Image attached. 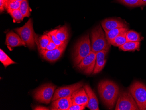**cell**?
I'll use <instances>...</instances> for the list:
<instances>
[{
	"mask_svg": "<svg viewBox=\"0 0 146 110\" xmlns=\"http://www.w3.org/2000/svg\"><path fill=\"white\" fill-rule=\"evenodd\" d=\"M98 90L105 106L110 110L113 109L119 93L117 84L111 80H102L98 83Z\"/></svg>",
	"mask_w": 146,
	"mask_h": 110,
	"instance_id": "1",
	"label": "cell"
},
{
	"mask_svg": "<svg viewBox=\"0 0 146 110\" xmlns=\"http://www.w3.org/2000/svg\"><path fill=\"white\" fill-rule=\"evenodd\" d=\"M91 39L92 51L96 53L103 50L109 51L111 45L106 40L100 25H97L92 30Z\"/></svg>",
	"mask_w": 146,
	"mask_h": 110,
	"instance_id": "2",
	"label": "cell"
},
{
	"mask_svg": "<svg viewBox=\"0 0 146 110\" xmlns=\"http://www.w3.org/2000/svg\"><path fill=\"white\" fill-rule=\"evenodd\" d=\"M92 51L91 43L89 34L82 37L77 42L73 52V59L75 65H77L85 57Z\"/></svg>",
	"mask_w": 146,
	"mask_h": 110,
	"instance_id": "3",
	"label": "cell"
},
{
	"mask_svg": "<svg viewBox=\"0 0 146 110\" xmlns=\"http://www.w3.org/2000/svg\"><path fill=\"white\" fill-rule=\"evenodd\" d=\"M15 30L26 44V46L30 49H35L36 45L35 37L36 34L33 29L32 19H29L23 27L16 28Z\"/></svg>",
	"mask_w": 146,
	"mask_h": 110,
	"instance_id": "4",
	"label": "cell"
},
{
	"mask_svg": "<svg viewBox=\"0 0 146 110\" xmlns=\"http://www.w3.org/2000/svg\"><path fill=\"white\" fill-rule=\"evenodd\" d=\"M139 110H146V85L140 81H135L129 88Z\"/></svg>",
	"mask_w": 146,
	"mask_h": 110,
	"instance_id": "5",
	"label": "cell"
},
{
	"mask_svg": "<svg viewBox=\"0 0 146 110\" xmlns=\"http://www.w3.org/2000/svg\"><path fill=\"white\" fill-rule=\"evenodd\" d=\"M56 88V86L51 83L44 84L34 91V99L39 103L49 104L52 101Z\"/></svg>",
	"mask_w": 146,
	"mask_h": 110,
	"instance_id": "6",
	"label": "cell"
},
{
	"mask_svg": "<svg viewBox=\"0 0 146 110\" xmlns=\"http://www.w3.org/2000/svg\"><path fill=\"white\" fill-rule=\"evenodd\" d=\"M115 110H138V107L133 97L129 92L119 91Z\"/></svg>",
	"mask_w": 146,
	"mask_h": 110,
	"instance_id": "7",
	"label": "cell"
},
{
	"mask_svg": "<svg viewBox=\"0 0 146 110\" xmlns=\"http://www.w3.org/2000/svg\"><path fill=\"white\" fill-rule=\"evenodd\" d=\"M84 86L83 82H79L70 86L59 88L55 91L52 101H55L59 98L66 97L71 96L74 93Z\"/></svg>",
	"mask_w": 146,
	"mask_h": 110,
	"instance_id": "8",
	"label": "cell"
},
{
	"mask_svg": "<svg viewBox=\"0 0 146 110\" xmlns=\"http://www.w3.org/2000/svg\"><path fill=\"white\" fill-rule=\"evenodd\" d=\"M67 43L68 42L65 43L64 44L57 47L56 49L51 51L44 50L38 51L41 56L44 59L49 62H55L62 56L66 48Z\"/></svg>",
	"mask_w": 146,
	"mask_h": 110,
	"instance_id": "9",
	"label": "cell"
},
{
	"mask_svg": "<svg viewBox=\"0 0 146 110\" xmlns=\"http://www.w3.org/2000/svg\"><path fill=\"white\" fill-rule=\"evenodd\" d=\"M96 53L91 51L77 65V67L84 73L90 74L93 72L96 64Z\"/></svg>",
	"mask_w": 146,
	"mask_h": 110,
	"instance_id": "10",
	"label": "cell"
},
{
	"mask_svg": "<svg viewBox=\"0 0 146 110\" xmlns=\"http://www.w3.org/2000/svg\"><path fill=\"white\" fill-rule=\"evenodd\" d=\"M5 44L10 51L17 47L26 46V44L23 41L20 36L12 31L7 33Z\"/></svg>",
	"mask_w": 146,
	"mask_h": 110,
	"instance_id": "11",
	"label": "cell"
},
{
	"mask_svg": "<svg viewBox=\"0 0 146 110\" xmlns=\"http://www.w3.org/2000/svg\"><path fill=\"white\" fill-rule=\"evenodd\" d=\"M71 98L73 104L86 107L88 103V97L84 87L81 88L75 91L71 95Z\"/></svg>",
	"mask_w": 146,
	"mask_h": 110,
	"instance_id": "12",
	"label": "cell"
},
{
	"mask_svg": "<svg viewBox=\"0 0 146 110\" xmlns=\"http://www.w3.org/2000/svg\"><path fill=\"white\" fill-rule=\"evenodd\" d=\"M101 25L105 32L115 29L127 27L124 22L114 19H105L102 22Z\"/></svg>",
	"mask_w": 146,
	"mask_h": 110,
	"instance_id": "13",
	"label": "cell"
},
{
	"mask_svg": "<svg viewBox=\"0 0 146 110\" xmlns=\"http://www.w3.org/2000/svg\"><path fill=\"white\" fill-rule=\"evenodd\" d=\"M73 105L71 96L59 98L53 101L50 109L52 110H68Z\"/></svg>",
	"mask_w": 146,
	"mask_h": 110,
	"instance_id": "14",
	"label": "cell"
},
{
	"mask_svg": "<svg viewBox=\"0 0 146 110\" xmlns=\"http://www.w3.org/2000/svg\"><path fill=\"white\" fill-rule=\"evenodd\" d=\"M84 88L88 98V103L86 107L91 110H99L98 101L95 93L89 85H85Z\"/></svg>",
	"mask_w": 146,
	"mask_h": 110,
	"instance_id": "15",
	"label": "cell"
},
{
	"mask_svg": "<svg viewBox=\"0 0 146 110\" xmlns=\"http://www.w3.org/2000/svg\"><path fill=\"white\" fill-rule=\"evenodd\" d=\"M108 52V51L103 50L96 53V64L93 74H96L98 73L103 69L106 62L105 57Z\"/></svg>",
	"mask_w": 146,
	"mask_h": 110,
	"instance_id": "16",
	"label": "cell"
},
{
	"mask_svg": "<svg viewBox=\"0 0 146 110\" xmlns=\"http://www.w3.org/2000/svg\"><path fill=\"white\" fill-rule=\"evenodd\" d=\"M128 31V28H119L115 29L109 30L105 32L106 37V40L109 43L111 40H113L116 37L122 33L127 32Z\"/></svg>",
	"mask_w": 146,
	"mask_h": 110,
	"instance_id": "17",
	"label": "cell"
},
{
	"mask_svg": "<svg viewBox=\"0 0 146 110\" xmlns=\"http://www.w3.org/2000/svg\"><path fill=\"white\" fill-rule=\"evenodd\" d=\"M35 41L38 51L46 50V47L50 42L49 36L47 34H44L39 37L36 34Z\"/></svg>",
	"mask_w": 146,
	"mask_h": 110,
	"instance_id": "18",
	"label": "cell"
},
{
	"mask_svg": "<svg viewBox=\"0 0 146 110\" xmlns=\"http://www.w3.org/2000/svg\"><path fill=\"white\" fill-rule=\"evenodd\" d=\"M56 36L59 41L63 42H68L69 34L68 29L67 25H64L63 27L57 29V31L56 33Z\"/></svg>",
	"mask_w": 146,
	"mask_h": 110,
	"instance_id": "19",
	"label": "cell"
},
{
	"mask_svg": "<svg viewBox=\"0 0 146 110\" xmlns=\"http://www.w3.org/2000/svg\"><path fill=\"white\" fill-rule=\"evenodd\" d=\"M140 42L127 41L121 46L119 49L124 51H133L140 48Z\"/></svg>",
	"mask_w": 146,
	"mask_h": 110,
	"instance_id": "20",
	"label": "cell"
},
{
	"mask_svg": "<svg viewBox=\"0 0 146 110\" xmlns=\"http://www.w3.org/2000/svg\"><path fill=\"white\" fill-rule=\"evenodd\" d=\"M115 1L132 8L146 5V3L142 1L141 0H115Z\"/></svg>",
	"mask_w": 146,
	"mask_h": 110,
	"instance_id": "21",
	"label": "cell"
},
{
	"mask_svg": "<svg viewBox=\"0 0 146 110\" xmlns=\"http://www.w3.org/2000/svg\"><path fill=\"white\" fill-rule=\"evenodd\" d=\"M127 32L124 33L122 34L119 35L118 37L114 39L113 40H111L109 42L111 45H113L115 47H120L125 43L127 42V39L126 35Z\"/></svg>",
	"mask_w": 146,
	"mask_h": 110,
	"instance_id": "22",
	"label": "cell"
},
{
	"mask_svg": "<svg viewBox=\"0 0 146 110\" xmlns=\"http://www.w3.org/2000/svg\"><path fill=\"white\" fill-rule=\"evenodd\" d=\"M0 61L5 68L12 64H16V62L11 59L2 49L0 50Z\"/></svg>",
	"mask_w": 146,
	"mask_h": 110,
	"instance_id": "23",
	"label": "cell"
},
{
	"mask_svg": "<svg viewBox=\"0 0 146 110\" xmlns=\"http://www.w3.org/2000/svg\"><path fill=\"white\" fill-rule=\"evenodd\" d=\"M19 9L21 11L24 18L29 17L30 16L31 10L29 7L28 0H24L21 2V5Z\"/></svg>",
	"mask_w": 146,
	"mask_h": 110,
	"instance_id": "24",
	"label": "cell"
},
{
	"mask_svg": "<svg viewBox=\"0 0 146 110\" xmlns=\"http://www.w3.org/2000/svg\"><path fill=\"white\" fill-rule=\"evenodd\" d=\"M126 37L127 41L140 42L142 40L140 34L133 30H128L127 32Z\"/></svg>",
	"mask_w": 146,
	"mask_h": 110,
	"instance_id": "25",
	"label": "cell"
},
{
	"mask_svg": "<svg viewBox=\"0 0 146 110\" xmlns=\"http://www.w3.org/2000/svg\"><path fill=\"white\" fill-rule=\"evenodd\" d=\"M8 12L10 15L13 19V21L14 23H20L23 20L24 18L19 9L10 11Z\"/></svg>",
	"mask_w": 146,
	"mask_h": 110,
	"instance_id": "26",
	"label": "cell"
},
{
	"mask_svg": "<svg viewBox=\"0 0 146 110\" xmlns=\"http://www.w3.org/2000/svg\"><path fill=\"white\" fill-rule=\"evenodd\" d=\"M21 5V2L19 1L9 0L7 8V11L19 9Z\"/></svg>",
	"mask_w": 146,
	"mask_h": 110,
	"instance_id": "27",
	"label": "cell"
},
{
	"mask_svg": "<svg viewBox=\"0 0 146 110\" xmlns=\"http://www.w3.org/2000/svg\"><path fill=\"white\" fill-rule=\"evenodd\" d=\"M56 31H57V29H54V30H52V31L48 32V33L50 34L51 38L52 40V41L56 45V46H57V47H59L61 45L64 44V43L66 42H63L59 41V40L57 39L56 36Z\"/></svg>",
	"mask_w": 146,
	"mask_h": 110,
	"instance_id": "28",
	"label": "cell"
},
{
	"mask_svg": "<svg viewBox=\"0 0 146 110\" xmlns=\"http://www.w3.org/2000/svg\"><path fill=\"white\" fill-rule=\"evenodd\" d=\"M9 0H0V12H4L7 9V6Z\"/></svg>",
	"mask_w": 146,
	"mask_h": 110,
	"instance_id": "29",
	"label": "cell"
},
{
	"mask_svg": "<svg viewBox=\"0 0 146 110\" xmlns=\"http://www.w3.org/2000/svg\"><path fill=\"white\" fill-rule=\"evenodd\" d=\"M86 107L77 104H73L69 108L68 110H83Z\"/></svg>",
	"mask_w": 146,
	"mask_h": 110,
	"instance_id": "30",
	"label": "cell"
},
{
	"mask_svg": "<svg viewBox=\"0 0 146 110\" xmlns=\"http://www.w3.org/2000/svg\"><path fill=\"white\" fill-rule=\"evenodd\" d=\"M33 110H49V108L41 106H37L34 107Z\"/></svg>",
	"mask_w": 146,
	"mask_h": 110,
	"instance_id": "31",
	"label": "cell"
},
{
	"mask_svg": "<svg viewBox=\"0 0 146 110\" xmlns=\"http://www.w3.org/2000/svg\"><path fill=\"white\" fill-rule=\"evenodd\" d=\"M13 1H19V2H21L24 0H13Z\"/></svg>",
	"mask_w": 146,
	"mask_h": 110,
	"instance_id": "32",
	"label": "cell"
},
{
	"mask_svg": "<svg viewBox=\"0 0 146 110\" xmlns=\"http://www.w3.org/2000/svg\"><path fill=\"white\" fill-rule=\"evenodd\" d=\"M142 1H143V2H145V3H146V0H141Z\"/></svg>",
	"mask_w": 146,
	"mask_h": 110,
	"instance_id": "33",
	"label": "cell"
},
{
	"mask_svg": "<svg viewBox=\"0 0 146 110\" xmlns=\"http://www.w3.org/2000/svg\"></svg>",
	"mask_w": 146,
	"mask_h": 110,
	"instance_id": "34",
	"label": "cell"
}]
</instances>
